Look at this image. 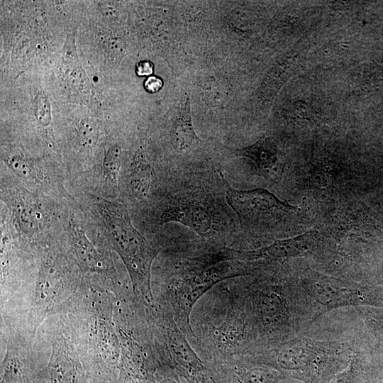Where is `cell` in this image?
<instances>
[{"label": "cell", "mask_w": 383, "mask_h": 383, "mask_svg": "<svg viewBox=\"0 0 383 383\" xmlns=\"http://www.w3.org/2000/svg\"><path fill=\"white\" fill-rule=\"evenodd\" d=\"M304 282L311 300L325 311L364 305L370 301L368 293L358 286L318 272H309Z\"/></svg>", "instance_id": "obj_5"}, {"label": "cell", "mask_w": 383, "mask_h": 383, "mask_svg": "<svg viewBox=\"0 0 383 383\" xmlns=\"http://www.w3.org/2000/svg\"><path fill=\"white\" fill-rule=\"evenodd\" d=\"M252 299L255 313L264 327L276 328L288 321L289 302L280 287H262Z\"/></svg>", "instance_id": "obj_7"}, {"label": "cell", "mask_w": 383, "mask_h": 383, "mask_svg": "<svg viewBox=\"0 0 383 383\" xmlns=\"http://www.w3.org/2000/svg\"><path fill=\"white\" fill-rule=\"evenodd\" d=\"M169 346L173 357L179 362L198 365V359L186 338L174 326L169 334Z\"/></svg>", "instance_id": "obj_12"}, {"label": "cell", "mask_w": 383, "mask_h": 383, "mask_svg": "<svg viewBox=\"0 0 383 383\" xmlns=\"http://www.w3.org/2000/svg\"><path fill=\"white\" fill-rule=\"evenodd\" d=\"M162 87V80L156 76H150L144 82L145 90L151 94L159 91Z\"/></svg>", "instance_id": "obj_22"}, {"label": "cell", "mask_w": 383, "mask_h": 383, "mask_svg": "<svg viewBox=\"0 0 383 383\" xmlns=\"http://www.w3.org/2000/svg\"><path fill=\"white\" fill-rule=\"evenodd\" d=\"M318 240L316 231L274 241L271 245L255 250L238 252V255L247 260L279 259L306 255L315 248Z\"/></svg>", "instance_id": "obj_8"}, {"label": "cell", "mask_w": 383, "mask_h": 383, "mask_svg": "<svg viewBox=\"0 0 383 383\" xmlns=\"http://www.w3.org/2000/svg\"><path fill=\"white\" fill-rule=\"evenodd\" d=\"M224 253L209 254L192 260L187 274L174 289V306L182 322V326L189 328V318L196 301L214 284L225 278L238 275L225 262Z\"/></svg>", "instance_id": "obj_3"}, {"label": "cell", "mask_w": 383, "mask_h": 383, "mask_svg": "<svg viewBox=\"0 0 383 383\" xmlns=\"http://www.w3.org/2000/svg\"><path fill=\"white\" fill-rule=\"evenodd\" d=\"M78 137L84 147L93 146L98 139V129L95 123L89 120H82L78 126Z\"/></svg>", "instance_id": "obj_19"}, {"label": "cell", "mask_w": 383, "mask_h": 383, "mask_svg": "<svg viewBox=\"0 0 383 383\" xmlns=\"http://www.w3.org/2000/svg\"><path fill=\"white\" fill-rule=\"evenodd\" d=\"M8 163L16 174L25 179L35 183H40L43 179L32 160L24 155H14L9 158Z\"/></svg>", "instance_id": "obj_15"}, {"label": "cell", "mask_w": 383, "mask_h": 383, "mask_svg": "<svg viewBox=\"0 0 383 383\" xmlns=\"http://www.w3.org/2000/svg\"><path fill=\"white\" fill-rule=\"evenodd\" d=\"M151 168L145 151L139 148L135 154L131 167L129 187L133 197L145 198L150 190Z\"/></svg>", "instance_id": "obj_11"}, {"label": "cell", "mask_w": 383, "mask_h": 383, "mask_svg": "<svg viewBox=\"0 0 383 383\" xmlns=\"http://www.w3.org/2000/svg\"><path fill=\"white\" fill-rule=\"evenodd\" d=\"M344 352L345 345L338 341L296 338L279 348L277 362L293 378L321 383L326 372L335 366Z\"/></svg>", "instance_id": "obj_2"}, {"label": "cell", "mask_w": 383, "mask_h": 383, "mask_svg": "<svg viewBox=\"0 0 383 383\" xmlns=\"http://www.w3.org/2000/svg\"><path fill=\"white\" fill-rule=\"evenodd\" d=\"M161 223L183 224L198 234L206 236L213 231L212 217L202 204L187 198H179L168 204L160 216Z\"/></svg>", "instance_id": "obj_6"}, {"label": "cell", "mask_w": 383, "mask_h": 383, "mask_svg": "<svg viewBox=\"0 0 383 383\" xmlns=\"http://www.w3.org/2000/svg\"><path fill=\"white\" fill-rule=\"evenodd\" d=\"M154 70L153 64L149 60H140L138 62L135 72L138 76H150Z\"/></svg>", "instance_id": "obj_23"}, {"label": "cell", "mask_w": 383, "mask_h": 383, "mask_svg": "<svg viewBox=\"0 0 383 383\" xmlns=\"http://www.w3.org/2000/svg\"><path fill=\"white\" fill-rule=\"evenodd\" d=\"M202 91L207 104L211 106L223 104L228 94L225 83L215 77H211L204 82Z\"/></svg>", "instance_id": "obj_16"}, {"label": "cell", "mask_w": 383, "mask_h": 383, "mask_svg": "<svg viewBox=\"0 0 383 383\" xmlns=\"http://www.w3.org/2000/svg\"><path fill=\"white\" fill-rule=\"evenodd\" d=\"M35 111L38 123L43 126H48L51 119L50 105L44 94H40L36 98Z\"/></svg>", "instance_id": "obj_21"}, {"label": "cell", "mask_w": 383, "mask_h": 383, "mask_svg": "<svg viewBox=\"0 0 383 383\" xmlns=\"http://www.w3.org/2000/svg\"><path fill=\"white\" fill-rule=\"evenodd\" d=\"M235 155L252 160L259 174L269 181L280 179L283 172L282 153L270 138L259 140L254 144L238 149Z\"/></svg>", "instance_id": "obj_9"}, {"label": "cell", "mask_w": 383, "mask_h": 383, "mask_svg": "<svg viewBox=\"0 0 383 383\" xmlns=\"http://www.w3.org/2000/svg\"><path fill=\"white\" fill-rule=\"evenodd\" d=\"M241 377L243 383H274L282 377V374L275 370L252 367L244 370Z\"/></svg>", "instance_id": "obj_17"}, {"label": "cell", "mask_w": 383, "mask_h": 383, "mask_svg": "<svg viewBox=\"0 0 383 383\" xmlns=\"http://www.w3.org/2000/svg\"><path fill=\"white\" fill-rule=\"evenodd\" d=\"M98 206L106 232L127 266L135 287L142 293H150V266L156 252L133 227L123 205L102 200Z\"/></svg>", "instance_id": "obj_1"}, {"label": "cell", "mask_w": 383, "mask_h": 383, "mask_svg": "<svg viewBox=\"0 0 383 383\" xmlns=\"http://www.w3.org/2000/svg\"><path fill=\"white\" fill-rule=\"evenodd\" d=\"M221 174L226 185V201L244 226H270L296 211V207L281 201L266 189H235L225 180L222 173Z\"/></svg>", "instance_id": "obj_4"}, {"label": "cell", "mask_w": 383, "mask_h": 383, "mask_svg": "<svg viewBox=\"0 0 383 383\" xmlns=\"http://www.w3.org/2000/svg\"><path fill=\"white\" fill-rule=\"evenodd\" d=\"M13 209L23 228L28 231L38 228L42 216L35 206L23 199H17L13 203Z\"/></svg>", "instance_id": "obj_14"}, {"label": "cell", "mask_w": 383, "mask_h": 383, "mask_svg": "<svg viewBox=\"0 0 383 383\" xmlns=\"http://www.w3.org/2000/svg\"><path fill=\"white\" fill-rule=\"evenodd\" d=\"M122 151L118 145L111 147L106 153L104 160V167L106 174L113 182H116L120 170Z\"/></svg>", "instance_id": "obj_18"}, {"label": "cell", "mask_w": 383, "mask_h": 383, "mask_svg": "<svg viewBox=\"0 0 383 383\" xmlns=\"http://www.w3.org/2000/svg\"><path fill=\"white\" fill-rule=\"evenodd\" d=\"M360 367L355 359H350L348 367L335 374L327 383H355Z\"/></svg>", "instance_id": "obj_20"}, {"label": "cell", "mask_w": 383, "mask_h": 383, "mask_svg": "<svg viewBox=\"0 0 383 383\" xmlns=\"http://www.w3.org/2000/svg\"><path fill=\"white\" fill-rule=\"evenodd\" d=\"M70 232L77 253L82 262L90 267L99 265L96 252L84 231L76 224H72Z\"/></svg>", "instance_id": "obj_13"}, {"label": "cell", "mask_w": 383, "mask_h": 383, "mask_svg": "<svg viewBox=\"0 0 383 383\" xmlns=\"http://www.w3.org/2000/svg\"><path fill=\"white\" fill-rule=\"evenodd\" d=\"M170 135L173 148L179 153L189 152L199 140L192 123L188 96L183 99L177 110Z\"/></svg>", "instance_id": "obj_10"}]
</instances>
